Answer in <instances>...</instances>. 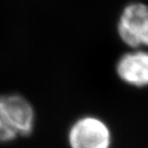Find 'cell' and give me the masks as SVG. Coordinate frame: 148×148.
Returning <instances> with one entry per match:
<instances>
[{
  "mask_svg": "<svg viewBox=\"0 0 148 148\" xmlns=\"http://www.w3.org/2000/svg\"><path fill=\"white\" fill-rule=\"evenodd\" d=\"M34 124L35 111L27 99L18 94L0 96V143L27 137Z\"/></svg>",
  "mask_w": 148,
  "mask_h": 148,
  "instance_id": "6da1fadb",
  "label": "cell"
},
{
  "mask_svg": "<svg viewBox=\"0 0 148 148\" xmlns=\"http://www.w3.org/2000/svg\"><path fill=\"white\" fill-rule=\"evenodd\" d=\"M117 33L133 49L148 47V6L140 2L127 5L118 19Z\"/></svg>",
  "mask_w": 148,
  "mask_h": 148,
  "instance_id": "7a4b0ae2",
  "label": "cell"
},
{
  "mask_svg": "<svg viewBox=\"0 0 148 148\" xmlns=\"http://www.w3.org/2000/svg\"><path fill=\"white\" fill-rule=\"evenodd\" d=\"M69 143L71 148H110L111 130L102 119L88 115L70 127Z\"/></svg>",
  "mask_w": 148,
  "mask_h": 148,
  "instance_id": "3957f363",
  "label": "cell"
},
{
  "mask_svg": "<svg viewBox=\"0 0 148 148\" xmlns=\"http://www.w3.org/2000/svg\"><path fill=\"white\" fill-rule=\"evenodd\" d=\"M117 76L126 84L136 88L148 86V52L134 49L122 55L117 61Z\"/></svg>",
  "mask_w": 148,
  "mask_h": 148,
  "instance_id": "277c9868",
  "label": "cell"
}]
</instances>
